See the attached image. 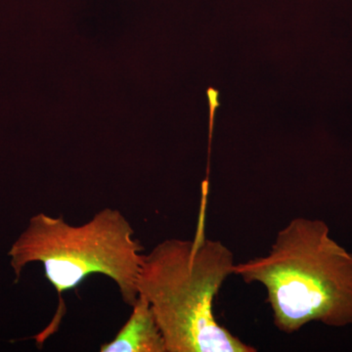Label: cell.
Instances as JSON below:
<instances>
[{"mask_svg": "<svg viewBox=\"0 0 352 352\" xmlns=\"http://www.w3.org/2000/svg\"><path fill=\"white\" fill-rule=\"evenodd\" d=\"M144 248L134 238L131 222L119 210L105 208L87 223L74 226L63 217L34 215L8 251L15 282L28 264L43 263L46 279L56 289L59 307L45 330L32 337L43 344L56 332L66 307L63 295L92 274L105 275L120 289L126 305L138 298V279Z\"/></svg>", "mask_w": 352, "mask_h": 352, "instance_id": "obj_3", "label": "cell"}, {"mask_svg": "<svg viewBox=\"0 0 352 352\" xmlns=\"http://www.w3.org/2000/svg\"><path fill=\"white\" fill-rule=\"evenodd\" d=\"M132 312L116 337L102 344L101 352H166L163 335L151 307L139 295Z\"/></svg>", "mask_w": 352, "mask_h": 352, "instance_id": "obj_4", "label": "cell"}, {"mask_svg": "<svg viewBox=\"0 0 352 352\" xmlns=\"http://www.w3.org/2000/svg\"><path fill=\"white\" fill-rule=\"evenodd\" d=\"M234 274L263 285L281 332H298L310 322L352 325V252L333 240L323 220H291L268 254L236 264Z\"/></svg>", "mask_w": 352, "mask_h": 352, "instance_id": "obj_2", "label": "cell"}, {"mask_svg": "<svg viewBox=\"0 0 352 352\" xmlns=\"http://www.w3.org/2000/svg\"><path fill=\"white\" fill-rule=\"evenodd\" d=\"M234 254L208 239L203 221L192 240H164L143 254L138 296L149 303L166 352H254L215 319V296L235 270Z\"/></svg>", "mask_w": 352, "mask_h": 352, "instance_id": "obj_1", "label": "cell"}]
</instances>
